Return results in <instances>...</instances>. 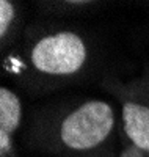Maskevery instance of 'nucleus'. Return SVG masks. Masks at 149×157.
I'll use <instances>...</instances> for the list:
<instances>
[{
    "label": "nucleus",
    "instance_id": "20e7f679",
    "mask_svg": "<svg viewBox=\"0 0 149 157\" xmlns=\"http://www.w3.org/2000/svg\"><path fill=\"white\" fill-rule=\"evenodd\" d=\"M24 123V104L16 91L0 88V157H17L14 137Z\"/></svg>",
    "mask_w": 149,
    "mask_h": 157
},
{
    "label": "nucleus",
    "instance_id": "39448f33",
    "mask_svg": "<svg viewBox=\"0 0 149 157\" xmlns=\"http://www.w3.org/2000/svg\"><path fill=\"white\" fill-rule=\"evenodd\" d=\"M27 25H24V13L22 6L17 2L2 0L0 2V49L2 55L14 46Z\"/></svg>",
    "mask_w": 149,
    "mask_h": 157
},
{
    "label": "nucleus",
    "instance_id": "7ed1b4c3",
    "mask_svg": "<svg viewBox=\"0 0 149 157\" xmlns=\"http://www.w3.org/2000/svg\"><path fill=\"white\" fill-rule=\"evenodd\" d=\"M121 105V130L123 137L149 154V75H141L129 82L116 77H107L102 82Z\"/></svg>",
    "mask_w": 149,
    "mask_h": 157
},
{
    "label": "nucleus",
    "instance_id": "f03ea898",
    "mask_svg": "<svg viewBox=\"0 0 149 157\" xmlns=\"http://www.w3.org/2000/svg\"><path fill=\"white\" fill-rule=\"evenodd\" d=\"M116 127V112L108 101L75 98L33 110L24 141L52 157H113Z\"/></svg>",
    "mask_w": 149,
    "mask_h": 157
},
{
    "label": "nucleus",
    "instance_id": "423d86ee",
    "mask_svg": "<svg viewBox=\"0 0 149 157\" xmlns=\"http://www.w3.org/2000/svg\"><path fill=\"white\" fill-rule=\"evenodd\" d=\"M36 5L46 16L69 17V16L86 13L101 3L91 2V0H60V2H38Z\"/></svg>",
    "mask_w": 149,
    "mask_h": 157
},
{
    "label": "nucleus",
    "instance_id": "f257e3e1",
    "mask_svg": "<svg viewBox=\"0 0 149 157\" xmlns=\"http://www.w3.org/2000/svg\"><path fill=\"white\" fill-rule=\"evenodd\" d=\"M96 58L91 38L77 27L57 22L27 25L6 50L2 71L30 94H43L83 78Z\"/></svg>",
    "mask_w": 149,
    "mask_h": 157
}]
</instances>
